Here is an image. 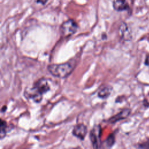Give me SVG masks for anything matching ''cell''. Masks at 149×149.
<instances>
[{
  "mask_svg": "<svg viewBox=\"0 0 149 149\" xmlns=\"http://www.w3.org/2000/svg\"><path fill=\"white\" fill-rule=\"evenodd\" d=\"M74 67V61H69L62 63L49 65L47 69L52 76L59 78H65L71 74Z\"/></svg>",
  "mask_w": 149,
  "mask_h": 149,
  "instance_id": "6da1fadb",
  "label": "cell"
},
{
  "mask_svg": "<svg viewBox=\"0 0 149 149\" xmlns=\"http://www.w3.org/2000/svg\"><path fill=\"white\" fill-rule=\"evenodd\" d=\"M78 28L77 23L73 19L64 22L60 27V33L63 37H69L76 33Z\"/></svg>",
  "mask_w": 149,
  "mask_h": 149,
  "instance_id": "7a4b0ae2",
  "label": "cell"
},
{
  "mask_svg": "<svg viewBox=\"0 0 149 149\" xmlns=\"http://www.w3.org/2000/svg\"><path fill=\"white\" fill-rule=\"evenodd\" d=\"M42 95L33 86L31 88H27L24 93V95L27 99H31L36 103H39L42 99Z\"/></svg>",
  "mask_w": 149,
  "mask_h": 149,
  "instance_id": "3957f363",
  "label": "cell"
},
{
  "mask_svg": "<svg viewBox=\"0 0 149 149\" xmlns=\"http://www.w3.org/2000/svg\"><path fill=\"white\" fill-rule=\"evenodd\" d=\"M101 127L99 125L94 126L90 132V139L94 148H98L101 146Z\"/></svg>",
  "mask_w": 149,
  "mask_h": 149,
  "instance_id": "277c9868",
  "label": "cell"
},
{
  "mask_svg": "<svg viewBox=\"0 0 149 149\" xmlns=\"http://www.w3.org/2000/svg\"><path fill=\"white\" fill-rule=\"evenodd\" d=\"M87 133V128L84 124H78L73 127L72 134L81 140H83Z\"/></svg>",
  "mask_w": 149,
  "mask_h": 149,
  "instance_id": "5b68a950",
  "label": "cell"
},
{
  "mask_svg": "<svg viewBox=\"0 0 149 149\" xmlns=\"http://www.w3.org/2000/svg\"><path fill=\"white\" fill-rule=\"evenodd\" d=\"M34 86L42 94L47 93L50 90L48 80L45 78H41L38 79L34 84Z\"/></svg>",
  "mask_w": 149,
  "mask_h": 149,
  "instance_id": "8992f818",
  "label": "cell"
},
{
  "mask_svg": "<svg viewBox=\"0 0 149 149\" xmlns=\"http://www.w3.org/2000/svg\"><path fill=\"white\" fill-rule=\"evenodd\" d=\"M130 113V110L128 108H125L120 111L118 113L112 116L108 119V122L112 123L118 122L120 120L124 119L127 118Z\"/></svg>",
  "mask_w": 149,
  "mask_h": 149,
  "instance_id": "52a82bcc",
  "label": "cell"
},
{
  "mask_svg": "<svg viewBox=\"0 0 149 149\" xmlns=\"http://www.w3.org/2000/svg\"><path fill=\"white\" fill-rule=\"evenodd\" d=\"M119 34L120 37L125 40H129L131 38V34L129 30L127 24L123 23L120 24L119 27Z\"/></svg>",
  "mask_w": 149,
  "mask_h": 149,
  "instance_id": "ba28073f",
  "label": "cell"
},
{
  "mask_svg": "<svg viewBox=\"0 0 149 149\" xmlns=\"http://www.w3.org/2000/svg\"><path fill=\"white\" fill-rule=\"evenodd\" d=\"M113 7L117 11H123L129 6L126 0H113Z\"/></svg>",
  "mask_w": 149,
  "mask_h": 149,
  "instance_id": "9c48e42d",
  "label": "cell"
},
{
  "mask_svg": "<svg viewBox=\"0 0 149 149\" xmlns=\"http://www.w3.org/2000/svg\"><path fill=\"white\" fill-rule=\"evenodd\" d=\"M112 90V87L111 86H105L101 88L98 92V96L101 98H107L111 95Z\"/></svg>",
  "mask_w": 149,
  "mask_h": 149,
  "instance_id": "30bf717a",
  "label": "cell"
},
{
  "mask_svg": "<svg viewBox=\"0 0 149 149\" xmlns=\"http://www.w3.org/2000/svg\"><path fill=\"white\" fill-rule=\"evenodd\" d=\"M8 125L6 122L5 120H3L1 119V133H0V136H1V139H2L6 135L7 132H8Z\"/></svg>",
  "mask_w": 149,
  "mask_h": 149,
  "instance_id": "8fae6325",
  "label": "cell"
},
{
  "mask_svg": "<svg viewBox=\"0 0 149 149\" xmlns=\"http://www.w3.org/2000/svg\"><path fill=\"white\" fill-rule=\"evenodd\" d=\"M115 136L113 134H111L108 136V137H107V140H105V143L106 145L107 146V147H111L115 143Z\"/></svg>",
  "mask_w": 149,
  "mask_h": 149,
  "instance_id": "7c38bea8",
  "label": "cell"
},
{
  "mask_svg": "<svg viewBox=\"0 0 149 149\" xmlns=\"http://www.w3.org/2000/svg\"><path fill=\"white\" fill-rule=\"evenodd\" d=\"M139 148H149V141H146L141 144H140V146H139Z\"/></svg>",
  "mask_w": 149,
  "mask_h": 149,
  "instance_id": "4fadbf2b",
  "label": "cell"
},
{
  "mask_svg": "<svg viewBox=\"0 0 149 149\" xmlns=\"http://www.w3.org/2000/svg\"><path fill=\"white\" fill-rule=\"evenodd\" d=\"M48 0H37V2L38 3H41L42 5H44L46 3Z\"/></svg>",
  "mask_w": 149,
  "mask_h": 149,
  "instance_id": "5bb4252c",
  "label": "cell"
},
{
  "mask_svg": "<svg viewBox=\"0 0 149 149\" xmlns=\"http://www.w3.org/2000/svg\"><path fill=\"white\" fill-rule=\"evenodd\" d=\"M145 64L146 65H149V55L147 56L146 57V61H145Z\"/></svg>",
  "mask_w": 149,
  "mask_h": 149,
  "instance_id": "9a60e30c",
  "label": "cell"
},
{
  "mask_svg": "<svg viewBox=\"0 0 149 149\" xmlns=\"http://www.w3.org/2000/svg\"><path fill=\"white\" fill-rule=\"evenodd\" d=\"M6 106H3V107H2V109H1V112H5V111L6 110Z\"/></svg>",
  "mask_w": 149,
  "mask_h": 149,
  "instance_id": "2e32d148",
  "label": "cell"
}]
</instances>
